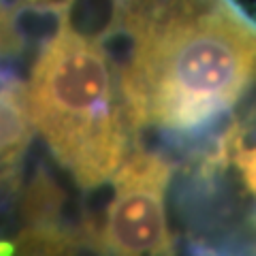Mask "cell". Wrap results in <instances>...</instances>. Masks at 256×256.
<instances>
[{
	"label": "cell",
	"instance_id": "1",
	"mask_svg": "<svg viewBox=\"0 0 256 256\" xmlns=\"http://www.w3.org/2000/svg\"><path fill=\"white\" fill-rule=\"evenodd\" d=\"M116 30L132 41L120 88L134 132L192 139L256 82V24L228 0H126Z\"/></svg>",
	"mask_w": 256,
	"mask_h": 256
},
{
	"label": "cell",
	"instance_id": "2",
	"mask_svg": "<svg viewBox=\"0 0 256 256\" xmlns=\"http://www.w3.org/2000/svg\"><path fill=\"white\" fill-rule=\"evenodd\" d=\"M32 124L84 190L114 180L130 154L132 126L107 52L64 20L43 45L26 88Z\"/></svg>",
	"mask_w": 256,
	"mask_h": 256
},
{
	"label": "cell",
	"instance_id": "3",
	"mask_svg": "<svg viewBox=\"0 0 256 256\" xmlns=\"http://www.w3.org/2000/svg\"><path fill=\"white\" fill-rule=\"evenodd\" d=\"M173 162L158 152L132 148L114 175L100 242L109 256H178L166 214Z\"/></svg>",
	"mask_w": 256,
	"mask_h": 256
},
{
	"label": "cell",
	"instance_id": "4",
	"mask_svg": "<svg viewBox=\"0 0 256 256\" xmlns=\"http://www.w3.org/2000/svg\"><path fill=\"white\" fill-rule=\"evenodd\" d=\"M34 124L28 109L26 86L13 75L0 82V192L18 196L22 162L30 148Z\"/></svg>",
	"mask_w": 256,
	"mask_h": 256
},
{
	"label": "cell",
	"instance_id": "5",
	"mask_svg": "<svg viewBox=\"0 0 256 256\" xmlns=\"http://www.w3.org/2000/svg\"><path fill=\"white\" fill-rule=\"evenodd\" d=\"M13 244L15 256H109L92 218L24 226Z\"/></svg>",
	"mask_w": 256,
	"mask_h": 256
},
{
	"label": "cell",
	"instance_id": "6",
	"mask_svg": "<svg viewBox=\"0 0 256 256\" xmlns=\"http://www.w3.org/2000/svg\"><path fill=\"white\" fill-rule=\"evenodd\" d=\"M20 214L26 226H41V224H62L66 192L54 180L47 169H38L26 186L20 190Z\"/></svg>",
	"mask_w": 256,
	"mask_h": 256
},
{
	"label": "cell",
	"instance_id": "7",
	"mask_svg": "<svg viewBox=\"0 0 256 256\" xmlns=\"http://www.w3.org/2000/svg\"><path fill=\"white\" fill-rule=\"evenodd\" d=\"M190 256H256V210L244 214L220 244L214 248H192Z\"/></svg>",
	"mask_w": 256,
	"mask_h": 256
},
{
	"label": "cell",
	"instance_id": "8",
	"mask_svg": "<svg viewBox=\"0 0 256 256\" xmlns=\"http://www.w3.org/2000/svg\"><path fill=\"white\" fill-rule=\"evenodd\" d=\"M230 166H235L237 173L242 175L246 188L256 196V148H244V143L233 152Z\"/></svg>",
	"mask_w": 256,
	"mask_h": 256
},
{
	"label": "cell",
	"instance_id": "9",
	"mask_svg": "<svg viewBox=\"0 0 256 256\" xmlns=\"http://www.w3.org/2000/svg\"><path fill=\"white\" fill-rule=\"evenodd\" d=\"M0 256H15V244L13 239H0Z\"/></svg>",
	"mask_w": 256,
	"mask_h": 256
}]
</instances>
